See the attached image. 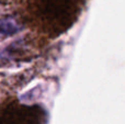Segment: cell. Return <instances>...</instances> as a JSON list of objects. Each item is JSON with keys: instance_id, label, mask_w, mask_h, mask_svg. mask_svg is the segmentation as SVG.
<instances>
[{"instance_id": "6da1fadb", "label": "cell", "mask_w": 125, "mask_h": 124, "mask_svg": "<svg viewBox=\"0 0 125 124\" xmlns=\"http://www.w3.org/2000/svg\"><path fill=\"white\" fill-rule=\"evenodd\" d=\"M21 30L18 21L13 18H3L0 20V39L11 36Z\"/></svg>"}]
</instances>
